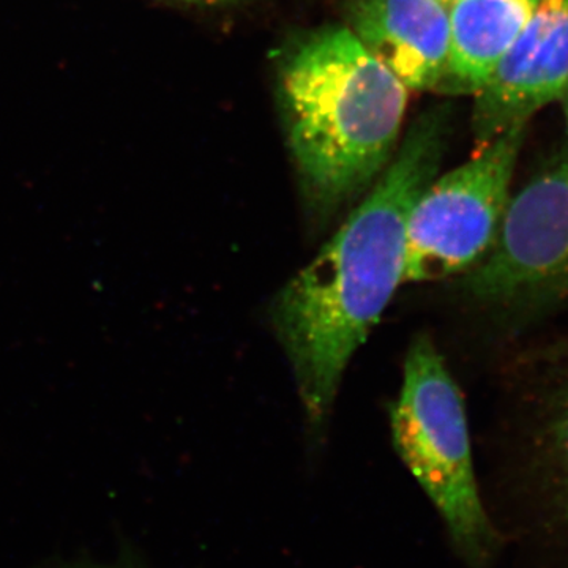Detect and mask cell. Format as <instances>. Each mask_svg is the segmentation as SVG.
Listing matches in <instances>:
<instances>
[{"instance_id": "6da1fadb", "label": "cell", "mask_w": 568, "mask_h": 568, "mask_svg": "<svg viewBox=\"0 0 568 568\" xmlns=\"http://www.w3.org/2000/svg\"><path fill=\"white\" fill-rule=\"evenodd\" d=\"M444 108L424 112L364 201L271 306L306 420L331 414L351 358L405 283L410 211L439 173L447 140Z\"/></svg>"}, {"instance_id": "7a4b0ae2", "label": "cell", "mask_w": 568, "mask_h": 568, "mask_svg": "<svg viewBox=\"0 0 568 568\" xmlns=\"http://www.w3.org/2000/svg\"><path fill=\"white\" fill-rule=\"evenodd\" d=\"M276 89L306 211L320 223L368 190L398 148L409 89L345 24L276 52Z\"/></svg>"}, {"instance_id": "3957f363", "label": "cell", "mask_w": 568, "mask_h": 568, "mask_svg": "<svg viewBox=\"0 0 568 568\" xmlns=\"http://www.w3.org/2000/svg\"><path fill=\"white\" fill-rule=\"evenodd\" d=\"M390 425L396 454L439 511L459 558L487 567L499 544L477 487L465 403L428 336L407 349Z\"/></svg>"}, {"instance_id": "277c9868", "label": "cell", "mask_w": 568, "mask_h": 568, "mask_svg": "<svg viewBox=\"0 0 568 568\" xmlns=\"http://www.w3.org/2000/svg\"><path fill=\"white\" fill-rule=\"evenodd\" d=\"M525 132L481 142L473 159L426 186L407 222L405 283L467 274L487 256L510 201Z\"/></svg>"}, {"instance_id": "5b68a950", "label": "cell", "mask_w": 568, "mask_h": 568, "mask_svg": "<svg viewBox=\"0 0 568 568\" xmlns=\"http://www.w3.org/2000/svg\"><path fill=\"white\" fill-rule=\"evenodd\" d=\"M465 287L491 305L568 298V159L510 196L495 244Z\"/></svg>"}, {"instance_id": "8992f818", "label": "cell", "mask_w": 568, "mask_h": 568, "mask_svg": "<svg viewBox=\"0 0 568 568\" xmlns=\"http://www.w3.org/2000/svg\"><path fill=\"white\" fill-rule=\"evenodd\" d=\"M568 89V0H538L525 29L474 95L477 144L528 125Z\"/></svg>"}, {"instance_id": "52a82bcc", "label": "cell", "mask_w": 568, "mask_h": 568, "mask_svg": "<svg viewBox=\"0 0 568 568\" xmlns=\"http://www.w3.org/2000/svg\"><path fill=\"white\" fill-rule=\"evenodd\" d=\"M440 0H346L345 26L407 89L436 91L446 70L450 11Z\"/></svg>"}, {"instance_id": "ba28073f", "label": "cell", "mask_w": 568, "mask_h": 568, "mask_svg": "<svg viewBox=\"0 0 568 568\" xmlns=\"http://www.w3.org/2000/svg\"><path fill=\"white\" fill-rule=\"evenodd\" d=\"M538 0H458L450 7V43L436 91L476 95L532 17Z\"/></svg>"}, {"instance_id": "9c48e42d", "label": "cell", "mask_w": 568, "mask_h": 568, "mask_svg": "<svg viewBox=\"0 0 568 568\" xmlns=\"http://www.w3.org/2000/svg\"><path fill=\"white\" fill-rule=\"evenodd\" d=\"M556 436H558V446L560 459H562L564 467V480H566V491L568 499V403L566 409L560 414L558 422V429H556Z\"/></svg>"}, {"instance_id": "30bf717a", "label": "cell", "mask_w": 568, "mask_h": 568, "mask_svg": "<svg viewBox=\"0 0 568 568\" xmlns=\"http://www.w3.org/2000/svg\"><path fill=\"white\" fill-rule=\"evenodd\" d=\"M175 2L189 3V6L209 7V9H220V7L239 6L245 0H175Z\"/></svg>"}, {"instance_id": "8fae6325", "label": "cell", "mask_w": 568, "mask_h": 568, "mask_svg": "<svg viewBox=\"0 0 568 568\" xmlns=\"http://www.w3.org/2000/svg\"><path fill=\"white\" fill-rule=\"evenodd\" d=\"M58 568H140L126 562L102 564V562H74Z\"/></svg>"}, {"instance_id": "7c38bea8", "label": "cell", "mask_w": 568, "mask_h": 568, "mask_svg": "<svg viewBox=\"0 0 568 568\" xmlns=\"http://www.w3.org/2000/svg\"><path fill=\"white\" fill-rule=\"evenodd\" d=\"M560 102L564 104V114H566V122H567V133H568V89L566 93H564L562 99H560Z\"/></svg>"}, {"instance_id": "4fadbf2b", "label": "cell", "mask_w": 568, "mask_h": 568, "mask_svg": "<svg viewBox=\"0 0 568 568\" xmlns=\"http://www.w3.org/2000/svg\"><path fill=\"white\" fill-rule=\"evenodd\" d=\"M440 2H443L444 6H447L448 9H450V7L454 6V3H457L458 0H440Z\"/></svg>"}]
</instances>
